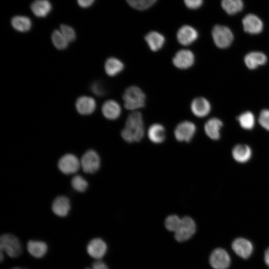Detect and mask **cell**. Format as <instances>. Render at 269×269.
I'll list each match as a JSON object with an SVG mask.
<instances>
[{
	"label": "cell",
	"instance_id": "cell-5",
	"mask_svg": "<svg viewBox=\"0 0 269 269\" xmlns=\"http://www.w3.org/2000/svg\"><path fill=\"white\" fill-rule=\"evenodd\" d=\"M81 168L86 173L93 174L97 172L101 165L99 154L93 149L87 150L80 159Z\"/></svg>",
	"mask_w": 269,
	"mask_h": 269
},
{
	"label": "cell",
	"instance_id": "cell-8",
	"mask_svg": "<svg viewBox=\"0 0 269 269\" xmlns=\"http://www.w3.org/2000/svg\"><path fill=\"white\" fill-rule=\"evenodd\" d=\"M196 131L195 125L188 121L179 123L175 127L174 135L177 140L180 142H189L193 137Z\"/></svg>",
	"mask_w": 269,
	"mask_h": 269
},
{
	"label": "cell",
	"instance_id": "cell-28",
	"mask_svg": "<svg viewBox=\"0 0 269 269\" xmlns=\"http://www.w3.org/2000/svg\"><path fill=\"white\" fill-rule=\"evenodd\" d=\"M221 6L228 14L233 15L243 9L244 3L242 0H222Z\"/></svg>",
	"mask_w": 269,
	"mask_h": 269
},
{
	"label": "cell",
	"instance_id": "cell-11",
	"mask_svg": "<svg viewBox=\"0 0 269 269\" xmlns=\"http://www.w3.org/2000/svg\"><path fill=\"white\" fill-rule=\"evenodd\" d=\"M197 30L190 25H183L178 30L176 37L178 42L184 46L193 43L198 38Z\"/></svg>",
	"mask_w": 269,
	"mask_h": 269
},
{
	"label": "cell",
	"instance_id": "cell-6",
	"mask_svg": "<svg viewBox=\"0 0 269 269\" xmlns=\"http://www.w3.org/2000/svg\"><path fill=\"white\" fill-rule=\"evenodd\" d=\"M57 166L63 174H74L81 168L80 159L73 154L66 153L60 158Z\"/></svg>",
	"mask_w": 269,
	"mask_h": 269
},
{
	"label": "cell",
	"instance_id": "cell-27",
	"mask_svg": "<svg viewBox=\"0 0 269 269\" xmlns=\"http://www.w3.org/2000/svg\"><path fill=\"white\" fill-rule=\"evenodd\" d=\"M11 23L16 30L22 32L29 30L32 25L31 21L29 17L20 15L13 17Z\"/></svg>",
	"mask_w": 269,
	"mask_h": 269
},
{
	"label": "cell",
	"instance_id": "cell-40",
	"mask_svg": "<svg viewBox=\"0 0 269 269\" xmlns=\"http://www.w3.org/2000/svg\"><path fill=\"white\" fill-rule=\"evenodd\" d=\"M264 260L266 265L269 267V248L265 252Z\"/></svg>",
	"mask_w": 269,
	"mask_h": 269
},
{
	"label": "cell",
	"instance_id": "cell-13",
	"mask_svg": "<svg viewBox=\"0 0 269 269\" xmlns=\"http://www.w3.org/2000/svg\"><path fill=\"white\" fill-rule=\"evenodd\" d=\"M242 23L244 30L251 34H257L262 32L263 23L257 15L250 13L243 19Z\"/></svg>",
	"mask_w": 269,
	"mask_h": 269
},
{
	"label": "cell",
	"instance_id": "cell-35",
	"mask_svg": "<svg viewBox=\"0 0 269 269\" xmlns=\"http://www.w3.org/2000/svg\"><path fill=\"white\" fill-rule=\"evenodd\" d=\"M259 123L266 130L269 131V110H263L259 117Z\"/></svg>",
	"mask_w": 269,
	"mask_h": 269
},
{
	"label": "cell",
	"instance_id": "cell-17",
	"mask_svg": "<svg viewBox=\"0 0 269 269\" xmlns=\"http://www.w3.org/2000/svg\"><path fill=\"white\" fill-rule=\"evenodd\" d=\"M96 107L95 100L88 96L78 98L76 102V108L81 115H88L93 113Z\"/></svg>",
	"mask_w": 269,
	"mask_h": 269
},
{
	"label": "cell",
	"instance_id": "cell-31",
	"mask_svg": "<svg viewBox=\"0 0 269 269\" xmlns=\"http://www.w3.org/2000/svg\"><path fill=\"white\" fill-rule=\"evenodd\" d=\"M71 185L75 190L79 192H83L87 190L88 186V182L82 176L76 175L72 178Z\"/></svg>",
	"mask_w": 269,
	"mask_h": 269
},
{
	"label": "cell",
	"instance_id": "cell-2",
	"mask_svg": "<svg viewBox=\"0 0 269 269\" xmlns=\"http://www.w3.org/2000/svg\"><path fill=\"white\" fill-rule=\"evenodd\" d=\"M125 108L129 110H135L143 108L145 105L146 96L137 86L128 87L123 95Z\"/></svg>",
	"mask_w": 269,
	"mask_h": 269
},
{
	"label": "cell",
	"instance_id": "cell-25",
	"mask_svg": "<svg viewBox=\"0 0 269 269\" xmlns=\"http://www.w3.org/2000/svg\"><path fill=\"white\" fill-rule=\"evenodd\" d=\"M232 155L237 162L244 163L248 161L251 158L252 150L248 145L239 144L233 148Z\"/></svg>",
	"mask_w": 269,
	"mask_h": 269
},
{
	"label": "cell",
	"instance_id": "cell-39",
	"mask_svg": "<svg viewBox=\"0 0 269 269\" xmlns=\"http://www.w3.org/2000/svg\"><path fill=\"white\" fill-rule=\"evenodd\" d=\"M94 1L95 0H77L78 4L84 8L91 6Z\"/></svg>",
	"mask_w": 269,
	"mask_h": 269
},
{
	"label": "cell",
	"instance_id": "cell-37",
	"mask_svg": "<svg viewBox=\"0 0 269 269\" xmlns=\"http://www.w3.org/2000/svg\"><path fill=\"white\" fill-rule=\"evenodd\" d=\"M203 0H184L186 6L190 9H197L200 7Z\"/></svg>",
	"mask_w": 269,
	"mask_h": 269
},
{
	"label": "cell",
	"instance_id": "cell-38",
	"mask_svg": "<svg viewBox=\"0 0 269 269\" xmlns=\"http://www.w3.org/2000/svg\"><path fill=\"white\" fill-rule=\"evenodd\" d=\"M92 269H109L107 265L103 261L98 260L93 263Z\"/></svg>",
	"mask_w": 269,
	"mask_h": 269
},
{
	"label": "cell",
	"instance_id": "cell-19",
	"mask_svg": "<svg viewBox=\"0 0 269 269\" xmlns=\"http://www.w3.org/2000/svg\"><path fill=\"white\" fill-rule=\"evenodd\" d=\"M267 61L266 55L263 52L253 51L248 53L244 58V62L250 69H255L264 65Z\"/></svg>",
	"mask_w": 269,
	"mask_h": 269
},
{
	"label": "cell",
	"instance_id": "cell-14",
	"mask_svg": "<svg viewBox=\"0 0 269 269\" xmlns=\"http://www.w3.org/2000/svg\"><path fill=\"white\" fill-rule=\"evenodd\" d=\"M190 108L192 113L197 117L207 116L211 111L209 102L204 97H197L191 102Z\"/></svg>",
	"mask_w": 269,
	"mask_h": 269
},
{
	"label": "cell",
	"instance_id": "cell-3",
	"mask_svg": "<svg viewBox=\"0 0 269 269\" xmlns=\"http://www.w3.org/2000/svg\"><path fill=\"white\" fill-rule=\"evenodd\" d=\"M0 251L4 252L10 258H15L22 253V248L18 239L11 234H4L0 238Z\"/></svg>",
	"mask_w": 269,
	"mask_h": 269
},
{
	"label": "cell",
	"instance_id": "cell-20",
	"mask_svg": "<svg viewBox=\"0 0 269 269\" xmlns=\"http://www.w3.org/2000/svg\"><path fill=\"white\" fill-rule=\"evenodd\" d=\"M223 123L220 120L213 118L208 120L205 124L204 131L209 138L217 140L220 138V132Z\"/></svg>",
	"mask_w": 269,
	"mask_h": 269
},
{
	"label": "cell",
	"instance_id": "cell-34",
	"mask_svg": "<svg viewBox=\"0 0 269 269\" xmlns=\"http://www.w3.org/2000/svg\"><path fill=\"white\" fill-rule=\"evenodd\" d=\"M60 31L68 42L74 41L76 37V32L71 26L62 24Z\"/></svg>",
	"mask_w": 269,
	"mask_h": 269
},
{
	"label": "cell",
	"instance_id": "cell-16",
	"mask_svg": "<svg viewBox=\"0 0 269 269\" xmlns=\"http://www.w3.org/2000/svg\"><path fill=\"white\" fill-rule=\"evenodd\" d=\"M232 247L235 253L243 259L248 258L252 253V243L244 238L236 239L233 242Z\"/></svg>",
	"mask_w": 269,
	"mask_h": 269
},
{
	"label": "cell",
	"instance_id": "cell-32",
	"mask_svg": "<svg viewBox=\"0 0 269 269\" xmlns=\"http://www.w3.org/2000/svg\"><path fill=\"white\" fill-rule=\"evenodd\" d=\"M181 221V218L176 215H169L165 220V226L168 231L175 232L180 224Z\"/></svg>",
	"mask_w": 269,
	"mask_h": 269
},
{
	"label": "cell",
	"instance_id": "cell-33",
	"mask_svg": "<svg viewBox=\"0 0 269 269\" xmlns=\"http://www.w3.org/2000/svg\"><path fill=\"white\" fill-rule=\"evenodd\" d=\"M157 0H127V2L132 7L144 10L153 5Z\"/></svg>",
	"mask_w": 269,
	"mask_h": 269
},
{
	"label": "cell",
	"instance_id": "cell-29",
	"mask_svg": "<svg viewBox=\"0 0 269 269\" xmlns=\"http://www.w3.org/2000/svg\"><path fill=\"white\" fill-rule=\"evenodd\" d=\"M238 120L241 127L244 129L251 130L255 126V117L251 112L247 111L242 113Z\"/></svg>",
	"mask_w": 269,
	"mask_h": 269
},
{
	"label": "cell",
	"instance_id": "cell-30",
	"mask_svg": "<svg viewBox=\"0 0 269 269\" xmlns=\"http://www.w3.org/2000/svg\"><path fill=\"white\" fill-rule=\"evenodd\" d=\"M51 39L54 46L59 50H63L68 46V42L59 30L53 31Z\"/></svg>",
	"mask_w": 269,
	"mask_h": 269
},
{
	"label": "cell",
	"instance_id": "cell-15",
	"mask_svg": "<svg viewBox=\"0 0 269 269\" xmlns=\"http://www.w3.org/2000/svg\"><path fill=\"white\" fill-rule=\"evenodd\" d=\"M51 208L53 212L57 216L66 217L71 209L70 201L65 196H58L53 201Z\"/></svg>",
	"mask_w": 269,
	"mask_h": 269
},
{
	"label": "cell",
	"instance_id": "cell-21",
	"mask_svg": "<svg viewBox=\"0 0 269 269\" xmlns=\"http://www.w3.org/2000/svg\"><path fill=\"white\" fill-rule=\"evenodd\" d=\"M144 39L150 49L154 52L160 50L165 43V37L161 33L152 31L146 34Z\"/></svg>",
	"mask_w": 269,
	"mask_h": 269
},
{
	"label": "cell",
	"instance_id": "cell-41",
	"mask_svg": "<svg viewBox=\"0 0 269 269\" xmlns=\"http://www.w3.org/2000/svg\"><path fill=\"white\" fill-rule=\"evenodd\" d=\"M11 269H27L21 268H20V267H14V268H12Z\"/></svg>",
	"mask_w": 269,
	"mask_h": 269
},
{
	"label": "cell",
	"instance_id": "cell-22",
	"mask_svg": "<svg viewBox=\"0 0 269 269\" xmlns=\"http://www.w3.org/2000/svg\"><path fill=\"white\" fill-rule=\"evenodd\" d=\"M147 135L149 139L152 142L156 144L162 143L166 137L165 129L160 124H152L148 129Z\"/></svg>",
	"mask_w": 269,
	"mask_h": 269
},
{
	"label": "cell",
	"instance_id": "cell-10",
	"mask_svg": "<svg viewBox=\"0 0 269 269\" xmlns=\"http://www.w3.org/2000/svg\"><path fill=\"white\" fill-rule=\"evenodd\" d=\"M209 262L214 269H227L230 265V258L228 253L224 249L218 248L211 253Z\"/></svg>",
	"mask_w": 269,
	"mask_h": 269
},
{
	"label": "cell",
	"instance_id": "cell-23",
	"mask_svg": "<svg viewBox=\"0 0 269 269\" xmlns=\"http://www.w3.org/2000/svg\"><path fill=\"white\" fill-rule=\"evenodd\" d=\"M28 253L35 258H41L47 253L48 247L45 243L40 241L30 240L27 244Z\"/></svg>",
	"mask_w": 269,
	"mask_h": 269
},
{
	"label": "cell",
	"instance_id": "cell-18",
	"mask_svg": "<svg viewBox=\"0 0 269 269\" xmlns=\"http://www.w3.org/2000/svg\"><path fill=\"white\" fill-rule=\"evenodd\" d=\"M121 108L118 102L112 100L106 101L102 107L104 116L110 120H115L119 118L121 114Z\"/></svg>",
	"mask_w": 269,
	"mask_h": 269
},
{
	"label": "cell",
	"instance_id": "cell-36",
	"mask_svg": "<svg viewBox=\"0 0 269 269\" xmlns=\"http://www.w3.org/2000/svg\"><path fill=\"white\" fill-rule=\"evenodd\" d=\"M91 90L95 94L99 96H103L107 93V89L101 82H94L91 86Z\"/></svg>",
	"mask_w": 269,
	"mask_h": 269
},
{
	"label": "cell",
	"instance_id": "cell-7",
	"mask_svg": "<svg viewBox=\"0 0 269 269\" xmlns=\"http://www.w3.org/2000/svg\"><path fill=\"white\" fill-rule=\"evenodd\" d=\"M196 224L190 217L185 216L181 218L180 224L176 231L174 237L178 242H184L189 239L195 233Z\"/></svg>",
	"mask_w": 269,
	"mask_h": 269
},
{
	"label": "cell",
	"instance_id": "cell-12",
	"mask_svg": "<svg viewBox=\"0 0 269 269\" xmlns=\"http://www.w3.org/2000/svg\"><path fill=\"white\" fill-rule=\"evenodd\" d=\"M107 251V244L103 240L98 238L91 240L87 246V251L89 255L98 260L104 256Z\"/></svg>",
	"mask_w": 269,
	"mask_h": 269
},
{
	"label": "cell",
	"instance_id": "cell-1",
	"mask_svg": "<svg viewBox=\"0 0 269 269\" xmlns=\"http://www.w3.org/2000/svg\"><path fill=\"white\" fill-rule=\"evenodd\" d=\"M144 126L141 113L134 111L127 117L121 134L123 139L129 143L138 142L143 137Z\"/></svg>",
	"mask_w": 269,
	"mask_h": 269
},
{
	"label": "cell",
	"instance_id": "cell-9",
	"mask_svg": "<svg viewBox=\"0 0 269 269\" xmlns=\"http://www.w3.org/2000/svg\"><path fill=\"white\" fill-rule=\"evenodd\" d=\"M195 56L189 49H181L178 51L172 58L173 64L180 69H187L194 64Z\"/></svg>",
	"mask_w": 269,
	"mask_h": 269
},
{
	"label": "cell",
	"instance_id": "cell-4",
	"mask_svg": "<svg viewBox=\"0 0 269 269\" xmlns=\"http://www.w3.org/2000/svg\"><path fill=\"white\" fill-rule=\"evenodd\" d=\"M212 36L215 45L220 48L229 47L233 42L234 36L228 27L221 25H215L212 30Z\"/></svg>",
	"mask_w": 269,
	"mask_h": 269
},
{
	"label": "cell",
	"instance_id": "cell-26",
	"mask_svg": "<svg viewBox=\"0 0 269 269\" xmlns=\"http://www.w3.org/2000/svg\"><path fill=\"white\" fill-rule=\"evenodd\" d=\"M30 7L35 16L44 17L50 12L52 5L48 0H35L31 3Z\"/></svg>",
	"mask_w": 269,
	"mask_h": 269
},
{
	"label": "cell",
	"instance_id": "cell-24",
	"mask_svg": "<svg viewBox=\"0 0 269 269\" xmlns=\"http://www.w3.org/2000/svg\"><path fill=\"white\" fill-rule=\"evenodd\" d=\"M124 63L115 57H109L105 62L104 68L106 74L114 77L121 73L124 69Z\"/></svg>",
	"mask_w": 269,
	"mask_h": 269
}]
</instances>
